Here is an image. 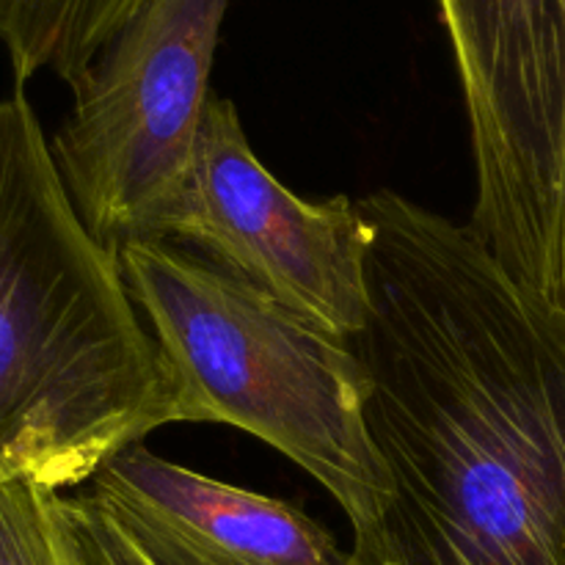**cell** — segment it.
I'll return each mask as SVG.
<instances>
[{"mask_svg": "<svg viewBox=\"0 0 565 565\" xmlns=\"http://www.w3.org/2000/svg\"><path fill=\"white\" fill-rule=\"evenodd\" d=\"M359 207L375 237L351 345L390 478L367 565H565V309L472 224L395 191Z\"/></svg>", "mask_w": 565, "mask_h": 565, "instance_id": "1", "label": "cell"}, {"mask_svg": "<svg viewBox=\"0 0 565 565\" xmlns=\"http://www.w3.org/2000/svg\"><path fill=\"white\" fill-rule=\"evenodd\" d=\"M174 423L116 248L66 193L25 86L0 97V486L77 491Z\"/></svg>", "mask_w": 565, "mask_h": 565, "instance_id": "2", "label": "cell"}, {"mask_svg": "<svg viewBox=\"0 0 565 565\" xmlns=\"http://www.w3.org/2000/svg\"><path fill=\"white\" fill-rule=\"evenodd\" d=\"M174 381V423H218L257 436L312 475L353 527L367 565L390 478L370 439L367 375L348 337L323 329L177 241L116 248Z\"/></svg>", "mask_w": 565, "mask_h": 565, "instance_id": "3", "label": "cell"}, {"mask_svg": "<svg viewBox=\"0 0 565 565\" xmlns=\"http://www.w3.org/2000/svg\"><path fill=\"white\" fill-rule=\"evenodd\" d=\"M232 0H147L72 86L50 138L72 204L99 243L163 241L180 207Z\"/></svg>", "mask_w": 565, "mask_h": 565, "instance_id": "4", "label": "cell"}, {"mask_svg": "<svg viewBox=\"0 0 565 565\" xmlns=\"http://www.w3.org/2000/svg\"><path fill=\"white\" fill-rule=\"evenodd\" d=\"M469 116L472 230L565 309V0H436Z\"/></svg>", "mask_w": 565, "mask_h": 565, "instance_id": "5", "label": "cell"}, {"mask_svg": "<svg viewBox=\"0 0 565 565\" xmlns=\"http://www.w3.org/2000/svg\"><path fill=\"white\" fill-rule=\"evenodd\" d=\"M375 226L351 196L307 202L281 185L248 143L237 108L210 97L191 177L163 241L185 243L248 285L340 337L370 315Z\"/></svg>", "mask_w": 565, "mask_h": 565, "instance_id": "6", "label": "cell"}, {"mask_svg": "<svg viewBox=\"0 0 565 565\" xmlns=\"http://www.w3.org/2000/svg\"><path fill=\"white\" fill-rule=\"evenodd\" d=\"M149 565H359L296 505L130 445L88 483Z\"/></svg>", "mask_w": 565, "mask_h": 565, "instance_id": "7", "label": "cell"}, {"mask_svg": "<svg viewBox=\"0 0 565 565\" xmlns=\"http://www.w3.org/2000/svg\"><path fill=\"white\" fill-rule=\"evenodd\" d=\"M147 0H0V44L17 86L42 72L75 86Z\"/></svg>", "mask_w": 565, "mask_h": 565, "instance_id": "8", "label": "cell"}, {"mask_svg": "<svg viewBox=\"0 0 565 565\" xmlns=\"http://www.w3.org/2000/svg\"><path fill=\"white\" fill-rule=\"evenodd\" d=\"M50 513L66 565H149L86 489L53 491Z\"/></svg>", "mask_w": 565, "mask_h": 565, "instance_id": "9", "label": "cell"}, {"mask_svg": "<svg viewBox=\"0 0 565 565\" xmlns=\"http://www.w3.org/2000/svg\"><path fill=\"white\" fill-rule=\"evenodd\" d=\"M50 494L33 483L0 486V565H66Z\"/></svg>", "mask_w": 565, "mask_h": 565, "instance_id": "10", "label": "cell"}]
</instances>
